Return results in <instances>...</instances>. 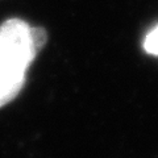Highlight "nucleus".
<instances>
[{
	"label": "nucleus",
	"mask_w": 158,
	"mask_h": 158,
	"mask_svg": "<svg viewBox=\"0 0 158 158\" xmlns=\"http://www.w3.org/2000/svg\"><path fill=\"white\" fill-rule=\"evenodd\" d=\"M38 52L27 21L9 19L0 25V58L28 70Z\"/></svg>",
	"instance_id": "obj_1"
},
{
	"label": "nucleus",
	"mask_w": 158,
	"mask_h": 158,
	"mask_svg": "<svg viewBox=\"0 0 158 158\" xmlns=\"http://www.w3.org/2000/svg\"><path fill=\"white\" fill-rule=\"evenodd\" d=\"M27 70L0 58V108L7 106L23 90Z\"/></svg>",
	"instance_id": "obj_2"
},
{
	"label": "nucleus",
	"mask_w": 158,
	"mask_h": 158,
	"mask_svg": "<svg viewBox=\"0 0 158 158\" xmlns=\"http://www.w3.org/2000/svg\"><path fill=\"white\" fill-rule=\"evenodd\" d=\"M144 49L148 54L158 57V25L150 29L144 40Z\"/></svg>",
	"instance_id": "obj_3"
}]
</instances>
